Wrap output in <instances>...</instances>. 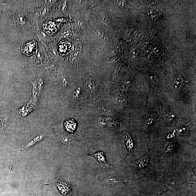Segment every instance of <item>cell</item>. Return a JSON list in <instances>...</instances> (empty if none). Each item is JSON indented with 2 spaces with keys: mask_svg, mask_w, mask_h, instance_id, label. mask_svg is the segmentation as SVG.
I'll use <instances>...</instances> for the list:
<instances>
[{
  "mask_svg": "<svg viewBox=\"0 0 196 196\" xmlns=\"http://www.w3.org/2000/svg\"><path fill=\"white\" fill-rule=\"evenodd\" d=\"M97 180L100 184L106 186H116L125 182L124 179L114 175H104L99 176Z\"/></svg>",
  "mask_w": 196,
  "mask_h": 196,
  "instance_id": "cell-1",
  "label": "cell"
},
{
  "mask_svg": "<svg viewBox=\"0 0 196 196\" xmlns=\"http://www.w3.org/2000/svg\"><path fill=\"white\" fill-rule=\"evenodd\" d=\"M37 43L34 41H28L22 46V52L25 55L30 56L35 53Z\"/></svg>",
  "mask_w": 196,
  "mask_h": 196,
  "instance_id": "cell-2",
  "label": "cell"
},
{
  "mask_svg": "<svg viewBox=\"0 0 196 196\" xmlns=\"http://www.w3.org/2000/svg\"><path fill=\"white\" fill-rule=\"evenodd\" d=\"M149 162V156L146 155L143 156L142 158L132 162L131 166L135 169H141L146 166Z\"/></svg>",
  "mask_w": 196,
  "mask_h": 196,
  "instance_id": "cell-3",
  "label": "cell"
},
{
  "mask_svg": "<svg viewBox=\"0 0 196 196\" xmlns=\"http://www.w3.org/2000/svg\"><path fill=\"white\" fill-rule=\"evenodd\" d=\"M77 127V123L74 119H67L64 123L65 129L69 133H72Z\"/></svg>",
  "mask_w": 196,
  "mask_h": 196,
  "instance_id": "cell-4",
  "label": "cell"
},
{
  "mask_svg": "<svg viewBox=\"0 0 196 196\" xmlns=\"http://www.w3.org/2000/svg\"><path fill=\"white\" fill-rule=\"evenodd\" d=\"M46 136V134L45 133H41L40 135H37V136L33 138V139L24 148H23V149L21 150H24L25 149L31 147V146L33 145L35 143L41 141V140H42Z\"/></svg>",
  "mask_w": 196,
  "mask_h": 196,
  "instance_id": "cell-5",
  "label": "cell"
},
{
  "mask_svg": "<svg viewBox=\"0 0 196 196\" xmlns=\"http://www.w3.org/2000/svg\"><path fill=\"white\" fill-rule=\"evenodd\" d=\"M125 143L127 151L130 153H131L133 151V143L131 137L127 133L126 135Z\"/></svg>",
  "mask_w": 196,
  "mask_h": 196,
  "instance_id": "cell-6",
  "label": "cell"
},
{
  "mask_svg": "<svg viewBox=\"0 0 196 196\" xmlns=\"http://www.w3.org/2000/svg\"><path fill=\"white\" fill-rule=\"evenodd\" d=\"M95 157L99 162L101 163H107V162L106 161L104 153L102 151H98L92 155Z\"/></svg>",
  "mask_w": 196,
  "mask_h": 196,
  "instance_id": "cell-7",
  "label": "cell"
},
{
  "mask_svg": "<svg viewBox=\"0 0 196 196\" xmlns=\"http://www.w3.org/2000/svg\"><path fill=\"white\" fill-rule=\"evenodd\" d=\"M183 80L181 76H177L175 78L173 82V87L175 90H178L182 87Z\"/></svg>",
  "mask_w": 196,
  "mask_h": 196,
  "instance_id": "cell-8",
  "label": "cell"
},
{
  "mask_svg": "<svg viewBox=\"0 0 196 196\" xmlns=\"http://www.w3.org/2000/svg\"><path fill=\"white\" fill-rule=\"evenodd\" d=\"M58 187L61 192L63 194H67L69 192L70 185L65 182H60L58 184Z\"/></svg>",
  "mask_w": 196,
  "mask_h": 196,
  "instance_id": "cell-9",
  "label": "cell"
},
{
  "mask_svg": "<svg viewBox=\"0 0 196 196\" xmlns=\"http://www.w3.org/2000/svg\"><path fill=\"white\" fill-rule=\"evenodd\" d=\"M62 142L66 145L73 144L74 141H73L72 138L69 136H64L61 139Z\"/></svg>",
  "mask_w": 196,
  "mask_h": 196,
  "instance_id": "cell-10",
  "label": "cell"
},
{
  "mask_svg": "<svg viewBox=\"0 0 196 196\" xmlns=\"http://www.w3.org/2000/svg\"><path fill=\"white\" fill-rule=\"evenodd\" d=\"M116 100L119 103H122L125 102V95L122 94H120L117 95L116 97Z\"/></svg>",
  "mask_w": 196,
  "mask_h": 196,
  "instance_id": "cell-11",
  "label": "cell"
},
{
  "mask_svg": "<svg viewBox=\"0 0 196 196\" xmlns=\"http://www.w3.org/2000/svg\"><path fill=\"white\" fill-rule=\"evenodd\" d=\"M176 117V115L175 113L171 112L168 114V116H167V119L169 122H171L174 120Z\"/></svg>",
  "mask_w": 196,
  "mask_h": 196,
  "instance_id": "cell-12",
  "label": "cell"
},
{
  "mask_svg": "<svg viewBox=\"0 0 196 196\" xmlns=\"http://www.w3.org/2000/svg\"><path fill=\"white\" fill-rule=\"evenodd\" d=\"M150 82L153 85H156L158 82L157 78L154 76H151L150 78Z\"/></svg>",
  "mask_w": 196,
  "mask_h": 196,
  "instance_id": "cell-13",
  "label": "cell"
},
{
  "mask_svg": "<svg viewBox=\"0 0 196 196\" xmlns=\"http://www.w3.org/2000/svg\"><path fill=\"white\" fill-rule=\"evenodd\" d=\"M17 21L19 22V23L21 24H23L25 23V20L24 17L23 15H20V14L17 15Z\"/></svg>",
  "mask_w": 196,
  "mask_h": 196,
  "instance_id": "cell-14",
  "label": "cell"
},
{
  "mask_svg": "<svg viewBox=\"0 0 196 196\" xmlns=\"http://www.w3.org/2000/svg\"><path fill=\"white\" fill-rule=\"evenodd\" d=\"M6 122V119L0 117V132H1L4 128V124Z\"/></svg>",
  "mask_w": 196,
  "mask_h": 196,
  "instance_id": "cell-15",
  "label": "cell"
},
{
  "mask_svg": "<svg viewBox=\"0 0 196 196\" xmlns=\"http://www.w3.org/2000/svg\"><path fill=\"white\" fill-rule=\"evenodd\" d=\"M173 149V146L172 144H169L167 146L165 149V153H169L172 152Z\"/></svg>",
  "mask_w": 196,
  "mask_h": 196,
  "instance_id": "cell-16",
  "label": "cell"
},
{
  "mask_svg": "<svg viewBox=\"0 0 196 196\" xmlns=\"http://www.w3.org/2000/svg\"><path fill=\"white\" fill-rule=\"evenodd\" d=\"M188 129L187 127L184 126L180 127L178 129V131L180 133H186L187 132Z\"/></svg>",
  "mask_w": 196,
  "mask_h": 196,
  "instance_id": "cell-17",
  "label": "cell"
},
{
  "mask_svg": "<svg viewBox=\"0 0 196 196\" xmlns=\"http://www.w3.org/2000/svg\"><path fill=\"white\" fill-rule=\"evenodd\" d=\"M154 120L153 118L151 117H149V119H148L147 121V125H150L151 124H152Z\"/></svg>",
  "mask_w": 196,
  "mask_h": 196,
  "instance_id": "cell-18",
  "label": "cell"
}]
</instances>
